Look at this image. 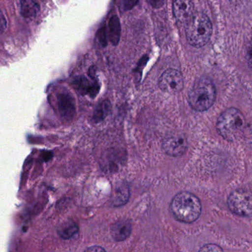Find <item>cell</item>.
Listing matches in <instances>:
<instances>
[{"instance_id": "1", "label": "cell", "mask_w": 252, "mask_h": 252, "mask_svg": "<svg viewBox=\"0 0 252 252\" xmlns=\"http://www.w3.org/2000/svg\"><path fill=\"white\" fill-rule=\"evenodd\" d=\"M170 210L178 220L190 223L197 220L200 217L201 203L198 197L192 193L182 191L172 199Z\"/></svg>"}, {"instance_id": "2", "label": "cell", "mask_w": 252, "mask_h": 252, "mask_svg": "<svg viewBox=\"0 0 252 252\" xmlns=\"http://www.w3.org/2000/svg\"><path fill=\"white\" fill-rule=\"evenodd\" d=\"M246 125V119L241 111L231 107L221 113L217 121L216 127L224 139L234 141L240 138Z\"/></svg>"}, {"instance_id": "3", "label": "cell", "mask_w": 252, "mask_h": 252, "mask_svg": "<svg viewBox=\"0 0 252 252\" xmlns=\"http://www.w3.org/2000/svg\"><path fill=\"white\" fill-rule=\"evenodd\" d=\"M216 89L209 79H197L189 93L188 101L191 108L196 111L209 110L215 101Z\"/></svg>"}, {"instance_id": "4", "label": "cell", "mask_w": 252, "mask_h": 252, "mask_svg": "<svg viewBox=\"0 0 252 252\" xmlns=\"http://www.w3.org/2000/svg\"><path fill=\"white\" fill-rule=\"evenodd\" d=\"M187 40L196 48L204 46L210 40L212 34V25L206 14L202 13L193 14L187 23Z\"/></svg>"}, {"instance_id": "5", "label": "cell", "mask_w": 252, "mask_h": 252, "mask_svg": "<svg viewBox=\"0 0 252 252\" xmlns=\"http://www.w3.org/2000/svg\"><path fill=\"white\" fill-rule=\"evenodd\" d=\"M228 209L238 216H252V194L247 190L237 189L228 198Z\"/></svg>"}, {"instance_id": "6", "label": "cell", "mask_w": 252, "mask_h": 252, "mask_svg": "<svg viewBox=\"0 0 252 252\" xmlns=\"http://www.w3.org/2000/svg\"><path fill=\"white\" fill-rule=\"evenodd\" d=\"M159 88L167 94H176L184 88L182 74L175 69L166 70L159 79Z\"/></svg>"}, {"instance_id": "7", "label": "cell", "mask_w": 252, "mask_h": 252, "mask_svg": "<svg viewBox=\"0 0 252 252\" xmlns=\"http://www.w3.org/2000/svg\"><path fill=\"white\" fill-rule=\"evenodd\" d=\"M187 140L182 134H171L163 141V149L166 154L173 157H179L185 153L187 149Z\"/></svg>"}, {"instance_id": "8", "label": "cell", "mask_w": 252, "mask_h": 252, "mask_svg": "<svg viewBox=\"0 0 252 252\" xmlns=\"http://www.w3.org/2000/svg\"><path fill=\"white\" fill-rule=\"evenodd\" d=\"M193 3L191 0H175L173 12L176 20L181 24H187L193 16Z\"/></svg>"}, {"instance_id": "9", "label": "cell", "mask_w": 252, "mask_h": 252, "mask_svg": "<svg viewBox=\"0 0 252 252\" xmlns=\"http://www.w3.org/2000/svg\"><path fill=\"white\" fill-rule=\"evenodd\" d=\"M59 110L63 117L70 119L75 113V101L73 96L67 93L60 94L57 97Z\"/></svg>"}, {"instance_id": "10", "label": "cell", "mask_w": 252, "mask_h": 252, "mask_svg": "<svg viewBox=\"0 0 252 252\" xmlns=\"http://www.w3.org/2000/svg\"><path fill=\"white\" fill-rule=\"evenodd\" d=\"M132 231V223L128 220H121L113 224L111 228V235L116 241L126 240Z\"/></svg>"}, {"instance_id": "11", "label": "cell", "mask_w": 252, "mask_h": 252, "mask_svg": "<svg viewBox=\"0 0 252 252\" xmlns=\"http://www.w3.org/2000/svg\"><path fill=\"white\" fill-rule=\"evenodd\" d=\"M40 9L38 0H20V11L26 18L36 17Z\"/></svg>"}, {"instance_id": "12", "label": "cell", "mask_w": 252, "mask_h": 252, "mask_svg": "<svg viewBox=\"0 0 252 252\" xmlns=\"http://www.w3.org/2000/svg\"><path fill=\"white\" fill-rule=\"evenodd\" d=\"M75 86L79 92L82 94H90L91 96L94 97L98 92V86L97 84L91 85L89 81L85 77L77 79L75 82Z\"/></svg>"}, {"instance_id": "13", "label": "cell", "mask_w": 252, "mask_h": 252, "mask_svg": "<svg viewBox=\"0 0 252 252\" xmlns=\"http://www.w3.org/2000/svg\"><path fill=\"white\" fill-rule=\"evenodd\" d=\"M121 25L119 17L113 16L109 22V37L113 45H117L120 40Z\"/></svg>"}, {"instance_id": "14", "label": "cell", "mask_w": 252, "mask_h": 252, "mask_svg": "<svg viewBox=\"0 0 252 252\" xmlns=\"http://www.w3.org/2000/svg\"><path fill=\"white\" fill-rule=\"evenodd\" d=\"M110 109H111V104L108 100H105L100 103L94 111V117H93L94 122L95 123L102 122L110 113Z\"/></svg>"}, {"instance_id": "15", "label": "cell", "mask_w": 252, "mask_h": 252, "mask_svg": "<svg viewBox=\"0 0 252 252\" xmlns=\"http://www.w3.org/2000/svg\"><path fill=\"white\" fill-rule=\"evenodd\" d=\"M129 188L126 186H119L116 188L113 193V203L115 206H121L127 201L129 199Z\"/></svg>"}, {"instance_id": "16", "label": "cell", "mask_w": 252, "mask_h": 252, "mask_svg": "<svg viewBox=\"0 0 252 252\" xmlns=\"http://www.w3.org/2000/svg\"><path fill=\"white\" fill-rule=\"evenodd\" d=\"M79 232V226L75 222L64 224L58 229V234L64 240H69Z\"/></svg>"}, {"instance_id": "17", "label": "cell", "mask_w": 252, "mask_h": 252, "mask_svg": "<svg viewBox=\"0 0 252 252\" xmlns=\"http://www.w3.org/2000/svg\"><path fill=\"white\" fill-rule=\"evenodd\" d=\"M200 252H222V249L219 246L214 244L206 245L199 249Z\"/></svg>"}, {"instance_id": "18", "label": "cell", "mask_w": 252, "mask_h": 252, "mask_svg": "<svg viewBox=\"0 0 252 252\" xmlns=\"http://www.w3.org/2000/svg\"><path fill=\"white\" fill-rule=\"evenodd\" d=\"M139 0H123V8L125 11L132 9L138 3Z\"/></svg>"}, {"instance_id": "19", "label": "cell", "mask_w": 252, "mask_h": 252, "mask_svg": "<svg viewBox=\"0 0 252 252\" xmlns=\"http://www.w3.org/2000/svg\"><path fill=\"white\" fill-rule=\"evenodd\" d=\"M98 39H99L100 43L103 47L107 45V36H106L105 29H101L98 33Z\"/></svg>"}, {"instance_id": "20", "label": "cell", "mask_w": 252, "mask_h": 252, "mask_svg": "<svg viewBox=\"0 0 252 252\" xmlns=\"http://www.w3.org/2000/svg\"><path fill=\"white\" fill-rule=\"evenodd\" d=\"M6 28L7 22L5 16L2 14V11H0V34L5 32Z\"/></svg>"}, {"instance_id": "21", "label": "cell", "mask_w": 252, "mask_h": 252, "mask_svg": "<svg viewBox=\"0 0 252 252\" xmlns=\"http://www.w3.org/2000/svg\"><path fill=\"white\" fill-rule=\"evenodd\" d=\"M165 1L166 0H147L148 3L155 8H159L163 6Z\"/></svg>"}, {"instance_id": "22", "label": "cell", "mask_w": 252, "mask_h": 252, "mask_svg": "<svg viewBox=\"0 0 252 252\" xmlns=\"http://www.w3.org/2000/svg\"><path fill=\"white\" fill-rule=\"evenodd\" d=\"M85 252H105V249H103L101 246H92V247L88 248L85 250Z\"/></svg>"}]
</instances>
